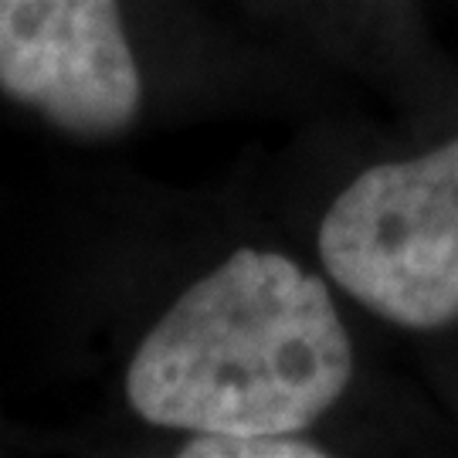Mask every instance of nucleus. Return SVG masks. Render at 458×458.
<instances>
[{"instance_id":"1","label":"nucleus","mask_w":458,"mask_h":458,"mask_svg":"<svg viewBox=\"0 0 458 458\" xmlns=\"http://www.w3.org/2000/svg\"><path fill=\"white\" fill-rule=\"evenodd\" d=\"M350 377L353 346L327 285L278 251L242 248L149 329L126 401L191 435H299Z\"/></svg>"},{"instance_id":"2","label":"nucleus","mask_w":458,"mask_h":458,"mask_svg":"<svg viewBox=\"0 0 458 458\" xmlns=\"http://www.w3.org/2000/svg\"><path fill=\"white\" fill-rule=\"evenodd\" d=\"M327 272L397 327L458 316V140L404 164L363 170L319 228Z\"/></svg>"},{"instance_id":"3","label":"nucleus","mask_w":458,"mask_h":458,"mask_svg":"<svg viewBox=\"0 0 458 458\" xmlns=\"http://www.w3.org/2000/svg\"><path fill=\"white\" fill-rule=\"evenodd\" d=\"M0 92L72 136L140 113V68L115 0H0Z\"/></svg>"},{"instance_id":"4","label":"nucleus","mask_w":458,"mask_h":458,"mask_svg":"<svg viewBox=\"0 0 458 458\" xmlns=\"http://www.w3.org/2000/svg\"><path fill=\"white\" fill-rule=\"evenodd\" d=\"M183 458H319L323 448L299 435H194Z\"/></svg>"}]
</instances>
